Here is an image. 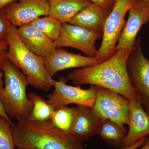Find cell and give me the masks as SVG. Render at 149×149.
<instances>
[{
  "mask_svg": "<svg viewBox=\"0 0 149 149\" xmlns=\"http://www.w3.org/2000/svg\"><path fill=\"white\" fill-rule=\"evenodd\" d=\"M132 51L119 49L110 58L97 65L79 68L69 72L67 79L75 86L90 84L113 91L130 101L139 100L127 70V60Z\"/></svg>",
  "mask_w": 149,
  "mask_h": 149,
  "instance_id": "obj_1",
  "label": "cell"
},
{
  "mask_svg": "<svg viewBox=\"0 0 149 149\" xmlns=\"http://www.w3.org/2000/svg\"><path fill=\"white\" fill-rule=\"evenodd\" d=\"M12 128L16 148L24 149H85L83 142L59 130L50 120H18Z\"/></svg>",
  "mask_w": 149,
  "mask_h": 149,
  "instance_id": "obj_2",
  "label": "cell"
},
{
  "mask_svg": "<svg viewBox=\"0 0 149 149\" xmlns=\"http://www.w3.org/2000/svg\"><path fill=\"white\" fill-rule=\"evenodd\" d=\"M8 59L28 78L33 87L47 92L53 87L54 79L46 69L44 58L29 50L20 40L17 27L10 25L6 38Z\"/></svg>",
  "mask_w": 149,
  "mask_h": 149,
  "instance_id": "obj_3",
  "label": "cell"
},
{
  "mask_svg": "<svg viewBox=\"0 0 149 149\" xmlns=\"http://www.w3.org/2000/svg\"><path fill=\"white\" fill-rule=\"evenodd\" d=\"M2 71L4 87L0 89V99L7 113L17 120L27 119L33 107L26 92L30 85L28 78L8 59L3 63Z\"/></svg>",
  "mask_w": 149,
  "mask_h": 149,
  "instance_id": "obj_4",
  "label": "cell"
},
{
  "mask_svg": "<svg viewBox=\"0 0 149 149\" xmlns=\"http://www.w3.org/2000/svg\"><path fill=\"white\" fill-rule=\"evenodd\" d=\"M136 0H116L111 11L107 19L100 47L96 57L100 63L114 54L116 47L126 21L125 17L129 9Z\"/></svg>",
  "mask_w": 149,
  "mask_h": 149,
  "instance_id": "obj_5",
  "label": "cell"
},
{
  "mask_svg": "<svg viewBox=\"0 0 149 149\" xmlns=\"http://www.w3.org/2000/svg\"><path fill=\"white\" fill-rule=\"evenodd\" d=\"M96 97L93 109L103 120H110L125 127L129 125L130 101L118 93L94 86Z\"/></svg>",
  "mask_w": 149,
  "mask_h": 149,
  "instance_id": "obj_6",
  "label": "cell"
},
{
  "mask_svg": "<svg viewBox=\"0 0 149 149\" xmlns=\"http://www.w3.org/2000/svg\"><path fill=\"white\" fill-rule=\"evenodd\" d=\"M127 70L131 85L136 90L146 111L149 114V59L143 53L141 37L128 56Z\"/></svg>",
  "mask_w": 149,
  "mask_h": 149,
  "instance_id": "obj_7",
  "label": "cell"
},
{
  "mask_svg": "<svg viewBox=\"0 0 149 149\" xmlns=\"http://www.w3.org/2000/svg\"><path fill=\"white\" fill-rule=\"evenodd\" d=\"M67 79L64 76L58 77V80H53L52 93L47 96V102L54 108L66 106L70 104L93 108L96 97L94 85L88 89H83L80 86L67 85Z\"/></svg>",
  "mask_w": 149,
  "mask_h": 149,
  "instance_id": "obj_8",
  "label": "cell"
},
{
  "mask_svg": "<svg viewBox=\"0 0 149 149\" xmlns=\"http://www.w3.org/2000/svg\"><path fill=\"white\" fill-rule=\"evenodd\" d=\"M103 33L93 32L69 23H62L61 32L54 42L56 49L70 47L79 50L85 55L96 57L98 50L95 43Z\"/></svg>",
  "mask_w": 149,
  "mask_h": 149,
  "instance_id": "obj_9",
  "label": "cell"
},
{
  "mask_svg": "<svg viewBox=\"0 0 149 149\" xmlns=\"http://www.w3.org/2000/svg\"><path fill=\"white\" fill-rule=\"evenodd\" d=\"M128 12V19L118 39L116 51L119 49H134L138 32L149 22V0H136Z\"/></svg>",
  "mask_w": 149,
  "mask_h": 149,
  "instance_id": "obj_10",
  "label": "cell"
},
{
  "mask_svg": "<svg viewBox=\"0 0 149 149\" xmlns=\"http://www.w3.org/2000/svg\"><path fill=\"white\" fill-rule=\"evenodd\" d=\"M3 9L11 24L19 27L30 24L40 16L49 15V6L44 0H20Z\"/></svg>",
  "mask_w": 149,
  "mask_h": 149,
  "instance_id": "obj_11",
  "label": "cell"
},
{
  "mask_svg": "<svg viewBox=\"0 0 149 149\" xmlns=\"http://www.w3.org/2000/svg\"><path fill=\"white\" fill-rule=\"evenodd\" d=\"M44 62L47 71L52 77L61 70L94 66L100 63L96 57L71 53L62 48L56 49L50 56L44 58Z\"/></svg>",
  "mask_w": 149,
  "mask_h": 149,
  "instance_id": "obj_12",
  "label": "cell"
},
{
  "mask_svg": "<svg viewBox=\"0 0 149 149\" xmlns=\"http://www.w3.org/2000/svg\"><path fill=\"white\" fill-rule=\"evenodd\" d=\"M129 130L121 148L130 146L149 136V114L144 109L140 99L130 101Z\"/></svg>",
  "mask_w": 149,
  "mask_h": 149,
  "instance_id": "obj_13",
  "label": "cell"
},
{
  "mask_svg": "<svg viewBox=\"0 0 149 149\" xmlns=\"http://www.w3.org/2000/svg\"><path fill=\"white\" fill-rule=\"evenodd\" d=\"M77 113L70 133L82 142L97 135L102 119L91 107L77 106Z\"/></svg>",
  "mask_w": 149,
  "mask_h": 149,
  "instance_id": "obj_14",
  "label": "cell"
},
{
  "mask_svg": "<svg viewBox=\"0 0 149 149\" xmlns=\"http://www.w3.org/2000/svg\"><path fill=\"white\" fill-rule=\"evenodd\" d=\"M17 32L24 46L37 55L47 57L56 49L54 41L30 24L17 28Z\"/></svg>",
  "mask_w": 149,
  "mask_h": 149,
  "instance_id": "obj_15",
  "label": "cell"
},
{
  "mask_svg": "<svg viewBox=\"0 0 149 149\" xmlns=\"http://www.w3.org/2000/svg\"><path fill=\"white\" fill-rule=\"evenodd\" d=\"M110 13L92 3L77 13L69 23L90 31L102 33Z\"/></svg>",
  "mask_w": 149,
  "mask_h": 149,
  "instance_id": "obj_16",
  "label": "cell"
},
{
  "mask_svg": "<svg viewBox=\"0 0 149 149\" xmlns=\"http://www.w3.org/2000/svg\"><path fill=\"white\" fill-rule=\"evenodd\" d=\"M49 15L61 22L69 23L84 8L92 3L90 0H51Z\"/></svg>",
  "mask_w": 149,
  "mask_h": 149,
  "instance_id": "obj_17",
  "label": "cell"
},
{
  "mask_svg": "<svg viewBox=\"0 0 149 149\" xmlns=\"http://www.w3.org/2000/svg\"><path fill=\"white\" fill-rule=\"evenodd\" d=\"M127 131L125 127L110 120H104L97 135L108 146L114 149L120 148Z\"/></svg>",
  "mask_w": 149,
  "mask_h": 149,
  "instance_id": "obj_18",
  "label": "cell"
},
{
  "mask_svg": "<svg viewBox=\"0 0 149 149\" xmlns=\"http://www.w3.org/2000/svg\"><path fill=\"white\" fill-rule=\"evenodd\" d=\"M77 113V107H61L55 109L50 120L59 130L70 133L74 125Z\"/></svg>",
  "mask_w": 149,
  "mask_h": 149,
  "instance_id": "obj_19",
  "label": "cell"
},
{
  "mask_svg": "<svg viewBox=\"0 0 149 149\" xmlns=\"http://www.w3.org/2000/svg\"><path fill=\"white\" fill-rule=\"evenodd\" d=\"M27 97L33 104V109L27 120L31 121H45L50 120L54 108L42 96L35 93H29Z\"/></svg>",
  "mask_w": 149,
  "mask_h": 149,
  "instance_id": "obj_20",
  "label": "cell"
},
{
  "mask_svg": "<svg viewBox=\"0 0 149 149\" xmlns=\"http://www.w3.org/2000/svg\"><path fill=\"white\" fill-rule=\"evenodd\" d=\"M30 24L54 42L59 37L62 25L61 22L49 15L39 17Z\"/></svg>",
  "mask_w": 149,
  "mask_h": 149,
  "instance_id": "obj_21",
  "label": "cell"
},
{
  "mask_svg": "<svg viewBox=\"0 0 149 149\" xmlns=\"http://www.w3.org/2000/svg\"><path fill=\"white\" fill-rule=\"evenodd\" d=\"M15 147L12 126L0 116V149H15Z\"/></svg>",
  "mask_w": 149,
  "mask_h": 149,
  "instance_id": "obj_22",
  "label": "cell"
},
{
  "mask_svg": "<svg viewBox=\"0 0 149 149\" xmlns=\"http://www.w3.org/2000/svg\"><path fill=\"white\" fill-rule=\"evenodd\" d=\"M11 25L2 9L0 10V40H6Z\"/></svg>",
  "mask_w": 149,
  "mask_h": 149,
  "instance_id": "obj_23",
  "label": "cell"
},
{
  "mask_svg": "<svg viewBox=\"0 0 149 149\" xmlns=\"http://www.w3.org/2000/svg\"><path fill=\"white\" fill-rule=\"evenodd\" d=\"M92 3L110 12L113 8L116 0H90Z\"/></svg>",
  "mask_w": 149,
  "mask_h": 149,
  "instance_id": "obj_24",
  "label": "cell"
},
{
  "mask_svg": "<svg viewBox=\"0 0 149 149\" xmlns=\"http://www.w3.org/2000/svg\"><path fill=\"white\" fill-rule=\"evenodd\" d=\"M7 59H8V51L0 52V89L3 88V73L2 71V67L3 63Z\"/></svg>",
  "mask_w": 149,
  "mask_h": 149,
  "instance_id": "obj_25",
  "label": "cell"
},
{
  "mask_svg": "<svg viewBox=\"0 0 149 149\" xmlns=\"http://www.w3.org/2000/svg\"><path fill=\"white\" fill-rule=\"evenodd\" d=\"M0 116L4 118L7 121H8L9 123L12 126H13L14 123L12 120H10L9 116L6 111L5 109L3 104L2 102L0 99Z\"/></svg>",
  "mask_w": 149,
  "mask_h": 149,
  "instance_id": "obj_26",
  "label": "cell"
},
{
  "mask_svg": "<svg viewBox=\"0 0 149 149\" xmlns=\"http://www.w3.org/2000/svg\"><path fill=\"white\" fill-rule=\"evenodd\" d=\"M148 137L147 138H144V139L138 141L137 143H135V144L131 145L130 146L114 149H138L139 148H141V147L143 145L146 143L147 139H148Z\"/></svg>",
  "mask_w": 149,
  "mask_h": 149,
  "instance_id": "obj_27",
  "label": "cell"
},
{
  "mask_svg": "<svg viewBox=\"0 0 149 149\" xmlns=\"http://www.w3.org/2000/svg\"><path fill=\"white\" fill-rule=\"evenodd\" d=\"M20 1V0H0V10L11 3L19 1Z\"/></svg>",
  "mask_w": 149,
  "mask_h": 149,
  "instance_id": "obj_28",
  "label": "cell"
},
{
  "mask_svg": "<svg viewBox=\"0 0 149 149\" xmlns=\"http://www.w3.org/2000/svg\"><path fill=\"white\" fill-rule=\"evenodd\" d=\"M8 47L6 40H0V52L8 51Z\"/></svg>",
  "mask_w": 149,
  "mask_h": 149,
  "instance_id": "obj_29",
  "label": "cell"
},
{
  "mask_svg": "<svg viewBox=\"0 0 149 149\" xmlns=\"http://www.w3.org/2000/svg\"><path fill=\"white\" fill-rule=\"evenodd\" d=\"M140 149H149V136L148 137V139L146 143L141 147Z\"/></svg>",
  "mask_w": 149,
  "mask_h": 149,
  "instance_id": "obj_30",
  "label": "cell"
},
{
  "mask_svg": "<svg viewBox=\"0 0 149 149\" xmlns=\"http://www.w3.org/2000/svg\"><path fill=\"white\" fill-rule=\"evenodd\" d=\"M44 1H46L49 2L51 1V0H44Z\"/></svg>",
  "mask_w": 149,
  "mask_h": 149,
  "instance_id": "obj_31",
  "label": "cell"
},
{
  "mask_svg": "<svg viewBox=\"0 0 149 149\" xmlns=\"http://www.w3.org/2000/svg\"><path fill=\"white\" fill-rule=\"evenodd\" d=\"M17 149H24L23 148H17Z\"/></svg>",
  "mask_w": 149,
  "mask_h": 149,
  "instance_id": "obj_32",
  "label": "cell"
},
{
  "mask_svg": "<svg viewBox=\"0 0 149 149\" xmlns=\"http://www.w3.org/2000/svg\"></svg>",
  "mask_w": 149,
  "mask_h": 149,
  "instance_id": "obj_33",
  "label": "cell"
}]
</instances>
